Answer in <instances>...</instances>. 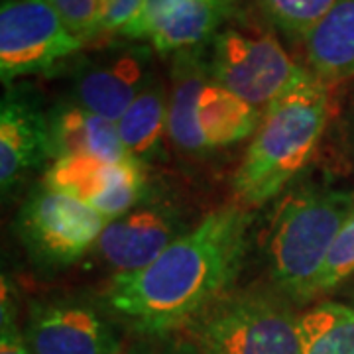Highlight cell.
I'll return each instance as SVG.
<instances>
[{"label":"cell","instance_id":"6da1fadb","mask_svg":"<svg viewBox=\"0 0 354 354\" xmlns=\"http://www.w3.org/2000/svg\"><path fill=\"white\" fill-rule=\"evenodd\" d=\"M250 223L252 215L244 205L207 213L150 266L114 274L104 304L138 337L181 330L236 281Z\"/></svg>","mask_w":354,"mask_h":354},{"label":"cell","instance_id":"7a4b0ae2","mask_svg":"<svg viewBox=\"0 0 354 354\" xmlns=\"http://www.w3.org/2000/svg\"><path fill=\"white\" fill-rule=\"evenodd\" d=\"M330 83L301 67L262 111L232 187L241 205L258 207L279 195L311 162L330 118Z\"/></svg>","mask_w":354,"mask_h":354},{"label":"cell","instance_id":"3957f363","mask_svg":"<svg viewBox=\"0 0 354 354\" xmlns=\"http://www.w3.org/2000/svg\"><path fill=\"white\" fill-rule=\"evenodd\" d=\"M353 207L354 191L341 189H305L283 201L268 241L270 274L283 297L307 304Z\"/></svg>","mask_w":354,"mask_h":354},{"label":"cell","instance_id":"277c9868","mask_svg":"<svg viewBox=\"0 0 354 354\" xmlns=\"http://www.w3.org/2000/svg\"><path fill=\"white\" fill-rule=\"evenodd\" d=\"M270 291H228L183 327L203 354H301L299 315Z\"/></svg>","mask_w":354,"mask_h":354},{"label":"cell","instance_id":"5b68a950","mask_svg":"<svg viewBox=\"0 0 354 354\" xmlns=\"http://www.w3.org/2000/svg\"><path fill=\"white\" fill-rule=\"evenodd\" d=\"M83 46L48 0H2L0 77L6 85L18 77L53 73Z\"/></svg>","mask_w":354,"mask_h":354},{"label":"cell","instance_id":"8992f818","mask_svg":"<svg viewBox=\"0 0 354 354\" xmlns=\"http://www.w3.org/2000/svg\"><path fill=\"white\" fill-rule=\"evenodd\" d=\"M106 223L85 203L41 183L16 216V232L38 264L64 268L97 246Z\"/></svg>","mask_w":354,"mask_h":354},{"label":"cell","instance_id":"52a82bcc","mask_svg":"<svg viewBox=\"0 0 354 354\" xmlns=\"http://www.w3.org/2000/svg\"><path fill=\"white\" fill-rule=\"evenodd\" d=\"M209 65L215 83L258 111H264L290 87L301 69L272 34L236 28H225L216 34Z\"/></svg>","mask_w":354,"mask_h":354},{"label":"cell","instance_id":"ba28073f","mask_svg":"<svg viewBox=\"0 0 354 354\" xmlns=\"http://www.w3.org/2000/svg\"><path fill=\"white\" fill-rule=\"evenodd\" d=\"M152 48L113 46L77 64L73 99L91 113L118 122L140 93L152 83Z\"/></svg>","mask_w":354,"mask_h":354},{"label":"cell","instance_id":"9c48e42d","mask_svg":"<svg viewBox=\"0 0 354 354\" xmlns=\"http://www.w3.org/2000/svg\"><path fill=\"white\" fill-rule=\"evenodd\" d=\"M44 185L85 203L106 221H113L138 207L146 189V176L144 165L134 160L104 162L71 156L51 162Z\"/></svg>","mask_w":354,"mask_h":354},{"label":"cell","instance_id":"30bf717a","mask_svg":"<svg viewBox=\"0 0 354 354\" xmlns=\"http://www.w3.org/2000/svg\"><path fill=\"white\" fill-rule=\"evenodd\" d=\"M22 330L34 354H122L113 323L79 299L34 301Z\"/></svg>","mask_w":354,"mask_h":354},{"label":"cell","instance_id":"8fae6325","mask_svg":"<svg viewBox=\"0 0 354 354\" xmlns=\"http://www.w3.org/2000/svg\"><path fill=\"white\" fill-rule=\"evenodd\" d=\"M239 0H144L136 20L120 34L148 41L162 55L201 50L213 41Z\"/></svg>","mask_w":354,"mask_h":354},{"label":"cell","instance_id":"7c38bea8","mask_svg":"<svg viewBox=\"0 0 354 354\" xmlns=\"http://www.w3.org/2000/svg\"><path fill=\"white\" fill-rule=\"evenodd\" d=\"M185 234L174 211L158 205H138L106 223L97 252L116 274H132L150 266L169 244Z\"/></svg>","mask_w":354,"mask_h":354},{"label":"cell","instance_id":"4fadbf2b","mask_svg":"<svg viewBox=\"0 0 354 354\" xmlns=\"http://www.w3.org/2000/svg\"><path fill=\"white\" fill-rule=\"evenodd\" d=\"M51 160L50 122L24 87L10 88L0 106V183L4 195Z\"/></svg>","mask_w":354,"mask_h":354},{"label":"cell","instance_id":"5bb4252c","mask_svg":"<svg viewBox=\"0 0 354 354\" xmlns=\"http://www.w3.org/2000/svg\"><path fill=\"white\" fill-rule=\"evenodd\" d=\"M51 160L85 156L104 162L130 160L116 122L91 113L81 104L65 101L48 113Z\"/></svg>","mask_w":354,"mask_h":354},{"label":"cell","instance_id":"9a60e30c","mask_svg":"<svg viewBox=\"0 0 354 354\" xmlns=\"http://www.w3.org/2000/svg\"><path fill=\"white\" fill-rule=\"evenodd\" d=\"M211 79V65L205 62L201 50L174 55L167 91V136L181 152H209L197 124V104Z\"/></svg>","mask_w":354,"mask_h":354},{"label":"cell","instance_id":"2e32d148","mask_svg":"<svg viewBox=\"0 0 354 354\" xmlns=\"http://www.w3.org/2000/svg\"><path fill=\"white\" fill-rule=\"evenodd\" d=\"M307 69L325 83L354 77V0L337 4L304 38Z\"/></svg>","mask_w":354,"mask_h":354},{"label":"cell","instance_id":"e0dca14e","mask_svg":"<svg viewBox=\"0 0 354 354\" xmlns=\"http://www.w3.org/2000/svg\"><path fill=\"white\" fill-rule=\"evenodd\" d=\"M260 111L242 101L213 79L205 85L197 104V124L207 150L227 148L254 136L260 124Z\"/></svg>","mask_w":354,"mask_h":354},{"label":"cell","instance_id":"ac0fdd59","mask_svg":"<svg viewBox=\"0 0 354 354\" xmlns=\"http://www.w3.org/2000/svg\"><path fill=\"white\" fill-rule=\"evenodd\" d=\"M116 128L130 160L142 165L152 162L162 152L167 134V91L164 83L153 79L118 118Z\"/></svg>","mask_w":354,"mask_h":354},{"label":"cell","instance_id":"d6986e66","mask_svg":"<svg viewBox=\"0 0 354 354\" xmlns=\"http://www.w3.org/2000/svg\"><path fill=\"white\" fill-rule=\"evenodd\" d=\"M301 354H354V307L321 301L299 315Z\"/></svg>","mask_w":354,"mask_h":354},{"label":"cell","instance_id":"ffe728a7","mask_svg":"<svg viewBox=\"0 0 354 354\" xmlns=\"http://www.w3.org/2000/svg\"><path fill=\"white\" fill-rule=\"evenodd\" d=\"M266 18L279 32L305 38L311 28L329 12L337 0H256Z\"/></svg>","mask_w":354,"mask_h":354},{"label":"cell","instance_id":"44dd1931","mask_svg":"<svg viewBox=\"0 0 354 354\" xmlns=\"http://www.w3.org/2000/svg\"><path fill=\"white\" fill-rule=\"evenodd\" d=\"M354 276V207L351 215L346 216L344 225L339 230L335 244L330 248L329 258L313 281L307 293V301L317 299L329 291L337 290L346 279Z\"/></svg>","mask_w":354,"mask_h":354},{"label":"cell","instance_id":"7402d4cb","mask_svg":"<svg viewBox=\"0 0 354 354\" xmlns=\"http://www.w3.org/2000/svg\"><path fill=\"white\" fill-rule=\"evenodd\" d=\"M48 2L62 16L69 32L75 34L83 44L95 39L101 0H48Z\"/></svg>","mask_w":354,"mask_h":354},{"label":"cell","instance_id":"603a6c76","mask_svg":"<svg viewBox=\"0 0 354 354\" xmlns=\"http://www.w3.org/2000/svg\"><path fill=\"white\" fill-rule=\"evenodd\" d=\"M12 295V286L2 278V304H0V354H34L20 329Z\"/></svg>","mask_w":354,"mask_h":354},{"label":"cell","instance_id":"cb8c5ba5","mask_svg":"<svg viewBox=\"0 0 354 354\" xmlns=\"http://www.w3.org/2000/svg\"><path fill=\"white\" fill-rule=\"evenodd\" d=\"M144 0H101L95 39L104 36H120L136 20Z\"/></svg>","mask_w":354,"mask_h":354},{"label":"cell","instance_id":"d4e9b609","mask_svg":"<svg viewBox=\"0 0 354 354\" xmlns=\"http://www.w3.org/2000/svg\"><path fill=\"white\" fill-rule=\"evenodd\" d=\"M122 354H203V351L185 335H152L138 337Z\"/></svg>","mask_w":354,"mask_h":354},{"label":"cell","instance_id":"484cf974","mask_svg":"<svg viewBox=\"0 0 354 354\" xmlns=\"http://www.w3.org/2000/svg\"><path fill=\"white\" fill-rule=\"evenodd\" d=\"M351 297H353V307H354V288H353V295H351Z\"/></svg>","mask_w":354,"mask_h":354}]
</instances>
